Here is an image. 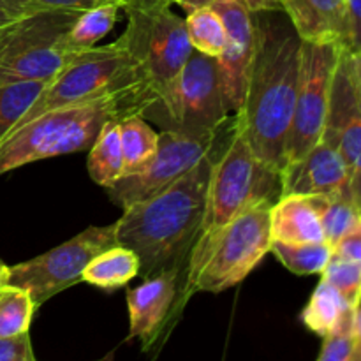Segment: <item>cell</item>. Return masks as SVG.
I'll return each mask as SVG.
<instances>
[{
    "instance_id": "6da1fadb",
    "label": "cell",
    "mask_w": 361,
    "mask_h": 361,
    "mask_svg": "<svg viewBox=\"0 0 361 361\" xmlns=\"http://www.w3.org/2000/svg\"><path fill=\"white\" fill-rule=\"evenodd\" d=\"M256 13V49L250 62L243 106L235 113L254 154L281 173L300 80L302 39L291 21Z\"/></svg>"
},
{
    "instance_id": "7a4b0ae2",
    "label": "cell",
    "mask_w": 361,
    "mask_h": 361,
    "mask_svg": "<svg viewBox=\"0 0 361 361\" xmlns=\"http://www.w3.org/2000/svg\"><path fill=\"white\" fill-rule=\"evenodd\" d=\"M214 150L164 190L123 208L115 222L116 243L136 252L143 279L187 264L203 226Z\"/></svg>"
},
{
    "instance_id": "3957f363",
    "label": "cell",
    "mask_w": 361,
    "mask_h": 361,
    "mask_svg": "<svg viewBox=\"0 0 361 361\" xmlns=\"http://www.w3.org/2000/svg\"><path fill=\"white\" fill-rule=\"evenodd\" d=\"M150 102L147 88L137 87L42 113L0 143V175L42 159L88 150L108 120L141 115Z\"/></svg>"
},
{
    "instance_id": "277c9868",
    "label": "cell",
    "mask_w": 361,
    "mask_h": 361,
    "mask_svg": "<svg viewBox=\"0 0 361 361\" xmlns=\"http://www.w3.org/2000/svg\"><path fill=\"white\" fill-rule=\"evenodd\" d=\"M270 201L247 208L215 231L200 235L189 252L182 302L194 293H222L240 284L270 252Z\"/></svg>"
},
{
    "instance_id": "5b68a950",
    "label": "cell",
    "mask_w": 361,
    "mask_h": 361,
    "mask_svg": "<svg viewBox=\"0 0 361 361\" xmlns=\"http://www.w3.org/2000/svg\"><path fill=\"white\" fill-rule=\"evenodd\" d=\"M281 196V173L264 164L250 148L238 120L233 115L219 134L212 157L204 219L200 235L215 231L263 201Z\"/></svg>"
},
{
    "instance_id": "8992f818",
    "label": "cell",
    "mask_w": 361,
    "mask_h": 361,
    "mask_svg": "<svg viewBox=\"0 0 361 361\" xmlns=\"http://www.w3.org/2000/svg\"><path fill=\"white\" fill-rule=\"evenodd\" d=\"M173 0H126L127 27L120 35L140 69L152 97L168 88L194 51L185 18L171 9Z\"/></svg>"
},
{
    "instance_id": "52a82bcc",
    "label": "cell",
    "mask_w": 361,
    "mask_h": 361,
    "mask_svg": "<svg viewBox=\"0 0 361 361\" xmlns=\"http://www.w3.org/2000/svg\"><path fill=\"white\" fill-rule=\"evenodd\" d=\"M141 116L162 130L196 137L217 136L233 116L226 109L217 60L200 51L190 53L175 80Z\"/></svg>"
},
{
    "instance_id": "ba28073f",
    "label": "cell",
    "mask_w": 361,
    "mask_h": 361,
    "mask_svg": "<svg viewBox=\"0 0 361 361\" xmlns=\"http://www.w3.org/2000/svg\"><path fill=\"white\" fill-rule=\"evenodd\" d=\"M137 87L148 90L140 69L120 39L104 46H94L76 53L67 66L51 81H48L46 88L18 127L51 109Z\"/></svg>"
},
{
    "instance_id": "9c48e42d",
    "label": "cell",
    "mask_w": 361,
    "mask_h": 361,
    "mask_svg": "<svg viewBox=\"0 0 361 361\" xmlns=\"http://www.w3.org/2000/svg\"><path fill=\"white\" fill-rule=\"evenodd\" d=\"M81 11H46L18 18L0 28V85L51 81L73 53L66 35Z\"/></svg>"
},
{
    "instance_id": "30bf717a",
    "label": "cell",
    "mask_w": 361,
    "mask_h": 361,
    "mask_svg": "<svg viewBox=\"0 0 361 361\" xmlns=\"http://www.w3.org/2000/svg\"><path fill=\"white\" fill-rule=\"evenodd\" d=\"M116 245L115 224L90 226L37 257L9 267V282L30 293L37 307L83 282V271L102 250Z\"/></svg>"
},
{
    "instance_id": "8fae6325",
    "label": "cell",
    "mask_w": 361,
    "mask_h": 361,
    "mask_svg": "<svg viewBox=\"0 0 361 361\" xmlns=\"http://www.w3.org/2000/svg\"><path fill=\"white\" fill-rule=\"evenodd\" d=\"M342 49L338 42L302 41L298 94L288 141V162L303 157L323 136L331 85Z\"/></svg>"
},
{
    "instance_id": "7c38bea8",
    "label": "cell",
    "mask_w": 361,
    "mask_h": 361,
    "mask_svg": "<svg viewBox=\"0 0 361 361\" xmlns=\"http://www.w3.org/2000/svg\"><path fill=\"white\" fill-rule=\"evenodd\" d=\"M219 134L214 137H196L173 130H161L157 150L150 162L141 171L123 175L118 182L108 187L109 200L123 210L129 204L161 192L214 150Z\"/></svg>"
},
{
    "instance_id": "4fadbf2b",
    "label": "cell",
    "mask_w": 361,
    "mask_h": 361,
    "mask_svg": "<svg viewBox=\"0 0 361 361\" xmlns=\"http://www.w3.org/2000/svg\"><path fill=\"white\" fill-rule=\"evenodd\" d=\"M321 140L328 141L344 159L353 196L361 214V106L353 80L349 51L342 49L331 85L330 106Z\"/></svg>"
},
{
    "instance_id": "5bb4252c",
    "label": "cell",
    "mask_w": 361,
    "mask_h": 361,
    "mask_svg": "<svg viewBox=\"0 0 361 361\" xmlns=\"http://www.w3.org/2000/svg\"><path fill=\"white\" fill-rule=\"evenodd\" d=\"M185 264H175L159 274L147 277L137 288L127 291L129 307V337L140 341L143 351H148L166 334V326L176 319L185 303L182 302V281Z\"/></svg>"
},
{
    "instance_id": "9a60e30c",
    "label": "cell",
    "mask_w": 361,
    "mask_h": 361,
    "mask_svg": "<svg viewBox=\"0 0 361 361\" xmlns=\"http://www.w3.org/2000/svg\"><path fill=\"white\" fill-rule=\"evenodd\" d=\"M208 6L221 14L228 28V46L215 60L226 109L235 115L243 106L247 76L256 49V13L235 0H215Z\"/></svg>"
},
{
    "instance_id": "2e32d148",
    "label": "cell",
    "mask_w": 361,
    "mask_h": 361,
    "mask_svg": "<svg viewBox=\"0 0 361 361\" xmlns=\"http://www.w3.org/2000/svg\"><path fill=\"white\" fill-rule=\"evenodd\" d=\"M284 194H326L355 201L348 166L342 155L324 140L317 141L298 161L288 162L282 168L281 196Z\"/></svg>"
},
{
    "instance_id": "e0dca14e",
    "label": "cell",
    "mask_w": 361,
    "mask_h": 361,
    "mask_svg": "<svg viewBox=\"0 0 361 361\" xmlns=\"http://www.w3.org/2000/svg\"><path fill=\"white\" fill-rule=\"evenodd\" d=\"M302 41L345 42V0H275Z\"/></svg>"
},
{
    "instance_id": "ac0fdd59",
    "label": "cell",
    "mask_w": 361,
    "mask_h": 361,
    "mask_svg": "<svg viewBox=\"0 0 361 361\" xmlns=\"http://www.w3.org/2000/svg\"><path fill=\"white\" fill-rule=\"evenodd\" d=\"M271 240L277 242H324L323 226L309 196L284 194L271 204Z\"/></svg>"
},
{
    "instance_id": "d6986e66",
    "label": "cell",
    "mask_w": 361,
    "mask_h": 361,
    "mask_svg": "<svg viewBox=\"0 0 361 361\" xmlns=\"http://www.w3.org/2000/svg\"><path fill=\"white\" fill-rule=\"evenodd\" d=\"M140 275L136 252L123 245H113L99 252L83 271V282L101 289H118Z\"/></svg>"
},
{
    "instance_id": "ffe728a7",
    "label": "cell",
    "mask_w": 361,
    "mask_h": 361,
    "mask_svg": "<svg viewBox=\"0 0 361 361\" xmlns=\"http://www.w3.org/2000/svg\"><path fill=\"white\" fill-rule=\"evenodd\" d=\"M88 175L97 185L111 187L123 176V154L118 120H108L88 148Z\"/></svg>"
},
{
    "instance_id": "44dd1931",
    "label": "cell",
    "mask_w": 361,
    "mask_h": 361,
    "mask_svg": "<svg viewBox=\"0 0 361 361\" xmlns=\"http://www.w3.org/2000/svg\"><path fill=\"white\" fill-rule=\"evenodd\" d=\"M120 11H122L120 2H104L81 11L66 35L67 49L76 55L97 46V42L113 30L118 21Z\"/></svg>"
},
{
    "instance_id": "7402d4cb",
    "label": "cell",
    "mask_w": 361,
    "mask_h": 361,
    "mask_svg": "<svg viewBox=\"0 0 361 361\" xmlns=\"http://www.w3.org/2000/svg\"><path fill=\"white\" fill-rule=\"evenodd\" d=\"M118 127L123 154V175L141 171L157 150L159 133H155L148 126L147 118L137 113L120 118Z\"/></svg>"
},
{
    "instance_id": "603a6c76",
    "label": "cell",
    "mask_w": 361,
    "mask_h": 361,
    "mask_svg": "<svg viewBox=\"0 0 361 361\" xmlns=\"http://www.w3.org/2000/svg\"><path fill=\"white\" fill-rule=\"evenodd\" d=\"M187 35L194 51L217 59L228 46V28L221 14L212 6H200L187 11Z\"/></svg>"
},
{
    "instance_id": "cb8c5ba5",
    "label": "cell",
    "mask_w": 361,
    "mask_h": 361,
    "mask_svg": "<svg viewBox=\"0 0 361 361\" xmlns=\"http://www.w3.org/2000/svg\"><path fill=\"white\" fill-rule=\"evenodd\" d=\"M270 252L282 267L295 275H321L334 254V247L324 242H277L271 240Z\"/></svg>"
},
{
    "instance_id": "d4e9b609",
    "label": "cell",
    "mask_w": 361,
    "mask_h": 361,
    "mask_svg": "<svg viewBox=\"0 0 361 361\" xmlns=\"http://www.w3.org/2000/svg\"><path fill=\"white\" fill-rule=\"evenodd\" d=\"M349 307L351 305L345 302L344 296L324 279H321L309 303L302 310L300 319L312 334H316L317 337H324Z\"/></svg>"
},
{
    "instance_id": "484cf974",
    "label": "cell",
    "mask_w": 361,
    "mask_h": 361,
    "mask_svg": "<svg viewBox=\"0 0 361 361\" xmlns=\"http://www.w3.org/2000/svg\"><path fill=\"white\" fill-rule=\"evenodd\" d=\"M48 81H14L0 85V143L34 106Z\"/></svg>"
},
{
    "instance_id": "4316f807",
    "label": "cell",
    "mask_w": 361,
    "mask_h": 361,
    "mask_svg": "<svg viewBox=\"0 0 361 361\" xmlns=\"http://www.w3.org/2000/svg\"><path fill=\"white\" fill-rule=\"evenodd\" d=\"M310 203L319 215L323 226L324 240L331 247L355 226L360 219V210L356 203L349 197L326 196V194H310Z\"/></svg>"
},
{
    "instance_id": "83f0119b",
    "label": "cell",
    "mask_w": 361,
    "mask_h": 361,
    "mask_svg": "<svg viewBox=\"0 0 361 361\" xmlns=\"http://www.w3.org/2000/svg\"><path fill=\"white\" fill-rule=\"evenodd\" d=\"M37 309L27 289L13 284L0 288V337L27 334Z\"/></svg>"
},
{
    "instance_id": "f1b7e54d",
    "label": "cell",
    "mask_w": 361,
    "mask_h": 361,
    "mask_svg": "<svg viewBox=\"0 0 361 361\" xmlns=\"http://www.w3.org/2000/svg\"><path fill=\"white\" fill-rule=\"evenodd\" d=\"M321 279L334 286L351 307H358L361 300V267L355 261L331 254Z\"/></svg>"
},
{
    "instance_id": "f546056e",
    "label": "cell",
    "mask_w": 361,
    "mask_h": 361,
    "mask_svg": "<svg viewBox=\"0 0 361 361\" xmlns=\"http://www.w3.org/2000/svg\"><path fill=\"white\" fill-rule=\"evenodd\" d=\"M355 307H349L323 337L319 361H355Z\"/></svg>"
},
{
    "instance_id": "4dcf8cb0",
    "label": "cell",
    "mask_w": 361,
    "mask_h": 361,
    "mask_svg": "<svg viewBox=\"0 0 361 361\" xmlns=\"http://www.w3.org/2000/svg\"><path fill=\"white\" fill-rule=\"evenodd\" d=\"M104 2H116V0H0V7L13 20H18L46 11H85Z\"/></svg>"
},
{
    "instance_id": "1f68e13d",
    "label": "cell",
    "mask_w": 361,
    "mask_h": 361,
    "mask_svg": "<svg viewBox=\"0 0 361 361\" xmlns=\"http://www.w3.org/2000/svg\"><path fill=\"white\" fill-rule=\"evenodd\" d=\"M0 361H35L28 331L13 337H0Z\"/></svg>"
},
{
    "instance_id": "d6a6232c",
    "label": "cell",
    "mask_w": 361,
    "mask_h": 361,
    "mask_svg": "<svg viewBox=\"0 0 361 361\" xmlns=\"http://www.w3.org/2000/svg\"><path fill=\"white\" fill-rule=\"evenodd\" d=\"M349 53H361V0H345V42Z\"/></svg>"
},
{
    "instance_id": "836d02e7",
    "label": "cell",
    "mask_w": 361,
    "mask_h": 361,
    "mask_svg": "<svg viewBox=\"0 0 361 361\" xmlns=\"http://www.w3.org/2000/svg\"><path fill=\"white\" fill-rule=\"evenodd\" d=\"M334 252L355 261L361 267V215L351 229L334 245Z\"/></svg>"
},
{
    "instance_id": "e575fe53",
    "label": "cell",
    "mask_w": 361,
    "mask_h": 361,
    "mask_svg": "<svg viewBox=\"0 0 361 361\" xmlns=\"http://www.w3.org/2000/svg\"><path fill=\"white\" fill-rule=\"evenodd\" d=\"M215 2V0H173V4H178L185 11L194 9V7L207 6V4ZM235 2L243 4L252 13H264V11H281L275 0H235Z\"/></svg>"
},
{
    "instance_id": "d590c367",
    "label": "cell",
    "mask_w": 361,
    "mask_h": 361,
    "mask_svg": "<svg viewBox=\"0 0 361 361\" xmlns=\"http://www.w3.org/2000/svg\"><path fill=\"white\" fill-rule=\"evenodd\" d=\"M349 59H351L353 80H355L356 94H358V101L361 106V53H349Z\"/></svg>"
},
{
    "instance_id": "8d00e7d4",
    "label": "cell",
    "mask_w": 361,
    "mask_h": 361,
    "mask_svg": "<svg viewBox=\"0 0 361 361\" xmlns=\"http://www.w3.org/2000/svg\"><path fill=\"white\" fill-rule=\"evenodd\" d=\"M355 361H361V300L355 310Z\"/></svg>"
},
{
    "instance_id": "74e56055",
    "label": "cell",
    "mask_w": 361,
    "mask_h": 361,
    "mask_svg": "<svg viewBox=\"0 0 361 361\" xmlns=\"http://www.w3.org/2000/svg\"><path fill=\"white\" fill-rule=\"evenodd\" d=\"M7 282H9V267H6V264L0 261V288L7 286Z\"/></svg>"
},
{
    "instance_id": "f35d334b",
    "label": "cell",
    "mask_w": 361,
    "mask_h": 361,
    "mask_svg": "<svg viewBox=\"0 0 361 361\" xmlns=\"http://www.w3.org/2000/svg\"><path fill=\"white\" fill-rule=\"evenodd\" d=\"M11 21H13V18H11L9 14H7L6 11H4L2 7H0V28H4L7 23H11Z\"/></svg>"
},
{
    "instance_id": "ab89813d",
    "label": "cell",
    "mask_w": 361,
    "mask_h": 361,
    "mask_svg": "<svg viewBox=\"0 0 361 361\" xmlns=\"http://www.w3.org/2000/svg\"><path fill=\"white\" fill-rule=\"evenodd\" d=\"M116 2H120V4H123V2H126V0H116Z\"/></svg>"
}]
</instances>
